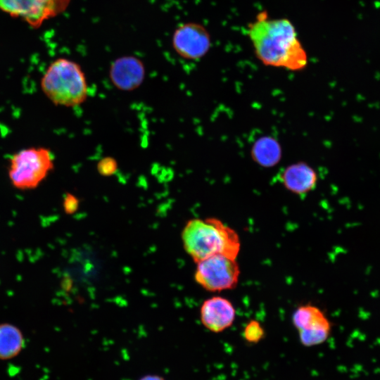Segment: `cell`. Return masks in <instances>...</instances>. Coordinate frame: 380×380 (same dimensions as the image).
Returning <instances> with one entry per match:
<instances>
[{
  "instance_id": "obj_1",
  "label": "cell",
  "mask_w": 380,
  "mask_h": 380,
  "mask_svg": "<svg viewBox=\"0 0 380 380\" xmlns=\"http://www.w3.org/2000/svg\"><path fill=\"white\" fill-rule=\"evenodd\" d=\"M247 34L256 57L265 65L291 71L307 66V53L289 19L271 18L266 11L260 12L248 24Z\"/></svg>"
},
{
  "instance_id": "obj_2",
  "label": "cell",
  "mask_w": 380,
  "mask_h": 380,
  "mask_svg": "<svg viewBox=\"0 0 380 380\" xmlns=\"http://www.w3.org/2000/svg\"><path fill=\"white\" fill-rule=\"evenodd\" d=\"M182 240L185 251L196 262L216 254L236 259L241 248L237 232L215 217L188 221Z\"/></svg>"
},
{
  "instance_id": "obj_3",
  "label": "cell",
  "mask_w": 380,
  "mask_h": 380,
  "mask_svg": "<svg viewBox=\"0 0 380 380\" xmlns=\"http://www.w3.org/2000/svg\"><path fill=\"white\" fill-rule=\"evenodd\" d=\"M40 86L45 96L55 105L73 107L87 99L88 86L80 65L66 58L53 61L43 74Z\"/></svg>"
},
{
  "instance_id": "obj_4",
  "label": "cell",
  "mask_w": 380,
  "mask_h": 380,
  "mask_svg": "<svg viewBox=\"0 0 380 380\" xmlns=\"http://www.w3.org/2000/svg\"><path fill=\"white\" fill-rule=\"evenodd\" d=\"M53 167V156L49 149L30 147L11 157L8 174L13 187L30 190L37 188Z\"/></svg>"
},
{
  "instance_id": "obj_5",
  "label": "cell",
  "mask_w": 380,
  "mask_h": 380,
  "mask_svg": "<svg viewBox=\"0 0 380 380\" xmlns=\"http://www.w3.org/2000/svg\"><path fill=\"white\" fill-rule=\"evenodd\" d=\"M196 281L210 291H222L235 288L240 269L236 259L216 254L196 262Z\"/></svg>"
},
{
  "instance_id": "obj_6",
  "label": "cell",
  "mask_w": 380,
  "mask_h": 380,
  "mask_svg": "<svg viewBox=\"0 0 380 380\" xmlns=\"http://www.w3.org/2000/svg\"><path fill=\"white\" fill-rule=\"evenodd\" d=\"M71 0H0V11L27 23L33 28L58 16Z\"/></svg>"
},
{
  "instance_id": "obj_7",
  "label": "cell",
  "mask_w": 380,
  "mask_h": 380,
  "mask_svg": "<svg viewBox=\"0 0 380 380\" xmlns=\"http://www.w3.org/2000/svg\"><path fill=\"white\" fill-rule=\"evenodd\" d=\"M292 322L298 331L300 343L305 347L324 343L331 331V323L323 311L310 304L300 305L294 311Z\"/></svg>"
},
{
  "instance_id": "obj_8",
  "label": "cell",
  "mask_w": 380,
  "mask_h": 380,
  "mask_svg": "<svg viewBox=\"0 0 380 380\" xmlns=\"http://www.w3.org/2000/svg\"><path fill=\"white\" fill-rule=\"evenodd\" d=\"M172 44L175 52L188 60H198L210 50L211 38L207 29L200 23H186L175 30Z\"/></svg>"
},
{
  "instance_id": "obj_9",
  "label": "cell",
  "mask_w": 380,
  "mask_h": 380,
  "mask_svg": "<svg viewBox=\"0 0 380 380\" xmlns=\"http://www.w3.org/2000/svg\"><path fill=\"white\" fill-rule=\"evenodd\" d=\"M200 317L202 324L208 330L220 333L233 324L236 310L228 299L222 296H213L203 303Z\"/></svg>"
},
{
  "instance_id": "obj_10",
  "label": "cell",
  "mask_w": 380,
  "mask_h": 380,
  "mask_svg": "<svg viewBox=\"0 0 380 380\" xmlns=\"http://www.w3.org/2000/svg\"><path fill=\"white\" fill-rule=\"evenodd\" d=\"M143 62L134 56H123L111 64L109 75L113 84L119 89L129 91L137 88L145 77Z\"/></svg>"
},
{
  "instance_id": "obj_11",
  "label": "cell",
  "mask_w": 380,
  "mask_h": 380,
  "mask_svg": "<svg viewBox=\"0 0 380 380\" xmlns=\"http://www.w3.org/2000/svg\"><path fill=\"white\" fill-rule=\"evenodd\" d=\"M283 185L296 194H304L312 190L317 183L315 170L305 163H295L287 167L281 174Z\"/></svg>"
},
{
  "instance_id": "obj_12",
  "label": "cell",
  "mask_w": 380,
  "mask_h": 380,
  "mask_svg": "<svg viewBox=\"0 0 380 380\" xmlns=\"http://www.w3.org/2000/svg\"><path fill=\"white\" fill-rule=\"evenodd\" d=\"M21 329L8 322L0 324V360H11L18 357L25 346Z\"/></svg>"
},
{
  "instance_id": "obj_13",
  "label": "cell",
  "mask_w": 380,
  "mask_h": 380,
  "mask_svg": "<svg viewBox=\"0 0 380 380\" xmlns=\"http://www.w3.org/2000/svg\"><path fill=\"white\" fill-rule=\"evenodd\" d=\"M253 152V157L264 165H271L277 162L280 153L277 142L265 138L256 143Z\"/></svg>"
},
{
  "instance_id": "obj_14",
  "label": "cell",
  "mask_w": 380,
  "mask_h": 380,
  "mask_svg": "<svg viewBox=\"0 0 380 380\" xmlns=\"http://www.w3.org/2000/svg\"><path fill=\"white\" fill-rule=\"evenodd\" d=\"M243 337L248 343H258L265 337V329L257 320H251L243 330Z\"/></svg>"
},
{
  "instance_id": "obj_15",
  "label": "cell",
  "mask_w": 380,
  "mask_h": 380,
  "mask_svg": "<svg viewBox=\"0 0 380 380\" xmlns=\"http://www.w3.org/2000/svg\"><path fill=\"white\" fill-rule=\"evenodd\" d=\"M116 167L117 164L115 161L110 158L102 160L98 165L101 174L104 175L113 174L116 170Z\"/></svg>"
},
{
  "instance_id": "obj_16",
  "label": "cell",
  "mask_w": 380,
  "mask_h": 380,
  "mask_svg": "<svg viewBox=\"0 0 380 380\" xmlns=\"http://www.w3.org/2000/svg\"><path fill=\"white\" fill-rule=\"evenodd\" d=\"M79 205L78 199L70 194H67L64 197L63 207L65 212L72 214L76 211Z\"/></svg>"
},
{
  "instance_id": "obj_17",
  "label": "cell",
  "mask_w": 380,
  "mask_h": 380,
  "mask_svg": "<svg viewBox=\"0 0 380 380\" xmlns=\"http://www.w3.org/2000/svg\"><path fill=\"white\" fill-rule=\"evenodd\" d=\"M138 380H166L163 376L156 374H148L142 376Z\"/></svg>"
}]
</instances>
